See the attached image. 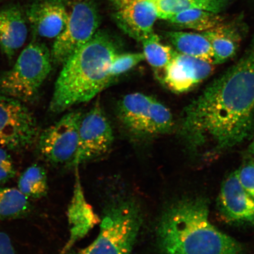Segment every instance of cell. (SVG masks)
<instances>
[{
  "mask_svg": "<svg viewBox=\"0 0 254 254\" xmlns=\"http://www.w3.org/2000/svg\"><path fill=\"white\" fill-rule=\"evenodd\" d=\"M218 209L226 221L254 224V198L241 186L237 171L231 173L222 183Z\"/></svg>",
  "mask_w": 254,
  "mask_h": 254,
  "instance_id": "7c38bea8",
  "label": "cell"
},
{
  "mask_svg": "<svg viewBox=\"0 0 254 254\" xmlns=\"http://www.w3.org/2000/svg\"><path fill=\"white\" fill-rule=\"evenodd\" d=\"M251 140L252 141L249 145V152L251 155H254V133Z\"/></svg>",
  "mask_w": 254,
  "mask_h": 254,
  "instance_id": "83f0119b",
  "label": "cell"
},
{
  "mask_svg": "<svg viewBox=\"0 0 254 254\" xmlns=\"http://www.w3.org/2000/svg\"><path fill=\"white\" fill-rule=\"evenodd\" d=\"M156 237L164 254H244L238 241L211 224L204 198L183 199L171 205L158 221Z\"/></svg>",
  "mask_w": 254,
  "mask_h": 254,
  "instance_id": "7a4b0ae2",
  "label": "cell"
},
{
  "mask_svg": "<svg viewBox=\"0 0 254 254\" xmlns=\"http://www.w3.org/2000/svg\"><path fill=\"white\" fill-rule=\"evenodd\" d=\"M0 254H16L10 238L1 230H0Z\"/></svg>",
  "mask_w": 254,
  "mask_h": 254,
  "instance_id": "484cf974",
  "label": "cell"
},
{
  "mask_svg": "<svg viewBox=\"0 0 254 254\" xmlns=\"http://www.w3.org/2000/svg\"><path fill=\"white\" fill-rule=\"evenodd\" d=\"M145 61L144 54L141 53L117 54L111 62L109 75L112 81L125 74L139 63Z\"/></svg>",
  "mask_w": 254,
  "mask_h": 254,
  "instance_id": "603a6c76",
  "label": "cell"
},
{
  "mask_svg": "<svg viewBox=\"0 0 254 254\" xmlns=\"http://www.w3.org/2000/svg\"><path fill=\"white\" fill-rule=\"evenodd\" d=\"M71 1H74L75 2H81V1H88V0H71Z\"/></svg>",
  "mask_w": 254,
  "mask_h": 254,
  "instance_id": "f1b7e54d",
  "label": "cell"
},
{
  "mask_svg": "<svg viewBox=\"0 0 254 254\" xmlns=\"http://www.w3.org/2000/svg\"><path fill=\"white\" fill-rule=\"evenodd\" d=\"M99 23V15L93 3L88 1L76 3L69 14L64 29L55 39L51 52L52 63L63 65L91 39L98 31Z\"/></svg>",
  "mask_w": 254,
  "mask_h": 254,
  "instance_id": "52a82bcc",
  "label": "cell"
},
{
  "mask_svg": "<svg viewBox=\"0 0 254 254\" xmlns=\"http://www.w3.org/2000/svg\"><path fill=\"white\" fill-rule=\"evenodd\" d=\"M119 53L109 35L97 31L63 64L50 103L51 112L59 114L88 102L112 83L110 65Z\"/></svg>",
  "mask_w": 254,
  "mask_h": 254,
  "instance_id": "3957f363",
  "label": "cell"
},
{
  "mask_svg": "<svg viewBox=\"0 0 254 254\" xmlns=\"http://www.w3.org/2000/svg\"><path fill=\"white\" fill-rule=\"evenodd\" d=\"M158 18L168 20L173 15L190 9H203L220 14L229 4V0H151Z\"/></svg>",
  "mask_w": 254,
  "mask_h": 254,
  "instance_id": "ac0fdd59",
  "label": "cell"
},
{
  "mask_svg": "<svg viewBox=\"0 0 254 254\" xmlns=\"http://www.w3.org/2000/svg\"><path fill=\"white\" fill-rule=\"evenodd\" d=\"M254 133V34L241 58L184 109L179 136L193 153L220 154Z\"/></svg>",
  "mask_w": 254,
  "mask_h": 254,
  "instance_id": "6da1fadb",
  "label": "cell"
},
{
  "mask_svg": "<svg viewBox=\"0 0 254 254\" xmlns=\"http://www.w3.org/2000/svg\"><path fill=\"white\" fill-rule=\"evenodd\" d=\"M31 210L29 199L20 190L0 185V220L23 218Z\"/></svg>",
  "mask_w": 254,
  "mask_h": 254,
  "instance_id": "ffe728a7",
  "label": "cell"
},
{
  "mask_svg": "<svg viewBox=\"0 0 254 254\" xmlns=\"http://www.w3.org/2000/svg\"><path fill=\"white\" fill-rule=\"evenodd\" d=\"M3 1H4V0H0V2H2Z\"/></svg>",
  "mask_w": 254,
  "mask_h": 254,
  "instance_id": "f546056e",
  "label": "cell"
},
{
  "mask_svg": "<svg viewBox=\"0 0 254 254\" xmlns=\"http://www.w3.org/2000/svg\"><path fill=\"white\" fill-rule=\"evenodd\" d=\"M18 189L28 199H39L45 196L49 189L44 168L38 164L27 168L19 178Z\"/></svg>",
  "mask_w": 254,
  "mask_h": 254,
  "instance_id": "44dd1931",
  "label": "cell"
},
{
  "mask_svg": "<svg viewBox=\"0 0 254 254\" xmlns=\"http://www.w3.org/2000/svg\"><path fill=\"white\" fill-rule=\"evenodd\" d=\"M124 128L138 139L169 134L174 128L172 114L156 98L141 93L127 94L117 105Z\"/></svg>",
  "mask_w": 254,
  "mask_h": 254,
  "instance_id": "8992f818",
  "label": "cell"
},
{
  "mask_svg": "<svg viewBox=\"0 0 254 254\" xmlns=\"http://www.w3.org/2000/svg\"><path fill=\"white\" fill-rule=\"evenodd\" d=\"M210 43L214 53V65L227 62L236 55L242 34L236 25L221 23L202 33Z\"/></svg>",
  "mask_w": 254,
  "mask_h": 254,
  "instance_id": "2e32d148",
  "label": "cell"
},
{
  "mask_svg": "<svg viewBox=\"0 0 254 254\" xmlns=\"http://www.w3.org/2000/svg\"><path fill=\"white\" fill-rule=\"evenodd\" d=\"M142 222L141 208L135 199H117L107 208L96 239L70 254H132Z\"/></svg>",
  "mask_w": 254,
  "mask_h": 254,
  "instance_id": "277c9868",
  "label": "cell"
},
{
  "mask_svg": "<svg viewBox=\"0 0 254 254\" xmlns=\"http://www.w3.org/2000/svg\"><path fill=\"white\" fill-rule=\"evenodd\" d=\"M135 1L136 0H111L114 7L117 9L125 7Z\"/></svg>",
  "mask_w": 254,
  "mask_h": 254,
  "instance_id": "4316f807",
  "label": "cell"
},
{
  "mask_svg": "<svg viewBox=\"0 0 254 254\" xmlns=\"http://www.w3.org/2000/svg\"><path fill=\"white\" fill-rule=\"evenodd\" d=\"M141 43L145 60L155 71L161 72L172 59L175 50L161 43L160 37L154 33L143 40Z\"/></svg>",
  "mask_w": 254,
  "mask_h": 254,
  "instance_id": "7402d4cb",
  "label": "cell"
},
{
  "mask_svg": "<svg viewBox=\"0 0 254 254\" xmlns=\"http://www.w3.org/2000/svg\"><path fill=\"white\" fill-rule=\"evenodd\" d=\"M52 68L45 44L33 41L25 48L13 67L0 74V95L28 103L33 101Z\"/></svg>",
  "mask_w": 254,
  "mask_h": 254,
  "instance_id": "5b68a950",
  "label": "cell"
},
{
  "mask_svg": "<svg viewBox=\"0 0 254 254\" xmlns=\"http://www.w3.org/2000/svg\"><path fill=\"white\" fill-rule=\"evenodd\" d=\"M16 175V170L13 161L5 150L0 147V185L9 182Z\"/></svg>",
  "mask_w": 254,
  "mask_h": 254,
  "instance_id": "d4e9b609",
  "label": "cell"
},
{
  "mask_svg": "<svg viewBox=\"0 0 254 254\" xmlns=\"http://www.w3.org/2000/svg\"><path fill=\"white\" fill-rule=\"evenodd\" d=\"M214 64L174 51L170 62L161 72L160 79L174 93H186L208 78Z\"/></svg>",
  "mask_w": 254,
  "mask_h": 254,
  "instance_id": "8fae6325",
  "label": "cell"
},
{
  "mask_svg": "<svg viewBox=\"0 0 254 254\" xmlns=\"http://www.w3.org/2000/svg\"><path fill=\"white\" fill-rule=\"evenodd\" d=\"M167 37L176 52L214 65L213 50L210 43L202 33L173 31L168 32Z\"/></svg>",
  "mask_w": 254,
  "mask_h": 254,
  "instance_id": "e0dca14e",
  "label": "cell"
},
{
  "mask_svg": "<svg viewBox=\"0 0 254 254\" xmlns=\"http://www.w3.org/2000/svg\"><path fill=\"white\" fill-rule=\"evenodd\" d=\"M82 115L78 111L65 114L39 135L37 150L44 160L54 165L72 166L77 151Z\"/></svg>",
  "mask_w": 254,
  "mask_h": 254,
  "instance_id": "9c48e42d",
  "label": "cell"
},
{
  "mask_svg": "<svg viewBox=\"0 0 254 254\" xmlns=\"http://www.w3.org/2000/svg\"><path fill=\"white\" fill-rule=\"evenodd\" d=\"M25 16L36 36L56 39L64 29L69 14L61 0H33Z\"/></svg>",
  "mask_w": 254,
  "mask_h": 254,
  "instance_id": "4fadbf2b",
  "label": "cell"
},
{
  "mask_svg": "<svg viewBox=\"0 0 254 254\" xmlns=\"http://www.w3.org/2000/svg\"><path fill=\"white\" fill-rule=\"evenodd\" d=\"M37 120L20 101L0 95V147L25 150L37 141Z\"/></svg>",
  "mask_w": 254,
  "mask_h": 254,
  "instance_id": "ba28073f",
  "label": "cell"
},
{
  "mask_svg": "<svg viewBox=\"0 0 254 254\" xmlns=\"http://www.w3.org/2000/svg\"><path fill=\"white\" fill-rule=\"evenodd\" d=\"M112 127L97 104L82 115L78 129V143L72 166L77 167L107 153L114 142Z\"/></svg>",
  "mask_w": 254,
  "mask_h": 254,
  "instance_id": "30bf717a",
  "label": "cell"
},
{
  "mask_svg": "<svg viewBox=\"0 0 254 254\" xmlns=\"http://www.w3.org/2000/svg\"><path fill=\"white\" fill-rule=\"evenodd\" d=\"M26 16L20 5L0 9V47L10 61L27 40Z\"/></svg>",
  "mask_w": 254,
  "mask_h": 254,
  "instance_id": "9a60e30c",
  "label": "cell"
},
{
  "mask_svg": "<svg viewBox=\"0 0 254 254\" xmlns=\"http://www.w3.org/2000/svg\"><path fill=\"white\" fill-rule=\"evenodd\" d=\"M115 18L121 29L132 39L141 42L154 33L158 16L151 0H136L118 9Z\"/></svg>",
  "mask_w": 254,
  "mask_h": 254,
  "instance_id": "5bb4252c",
  "label": "cell"
},
{
  "mask_svg": "<svg viewBox=\"0 0 254 254\" xmlns=\"http://www.w3.org/2000/svg\"><path fill=\"white\" fill-rule=\"evenodd\" d=\"M237 172L241 186L254 198V158H247Z\"/></svg>",
  "mask_w": 254,
  "mask_h": 254,
  "instance_id": "cb8c5ba5",
  "label": "cell"
},
{
  "mask_svg": "<svg viewBox=\"0 0 254 254\" xmlns=\"http://www.w3.org/2000/svg\"><path fill=\"white\" fill-rule=\"evenodd\" d=\"M174 26L199 32H205L223 23L220 14L203 9H190L177 14L168 19Z\"/></svg>",
  "mask_w": 254,
  "mask_h": 254,
  "instance_id": "d6986e66",
  "label": "cell"
}]
</instances>
